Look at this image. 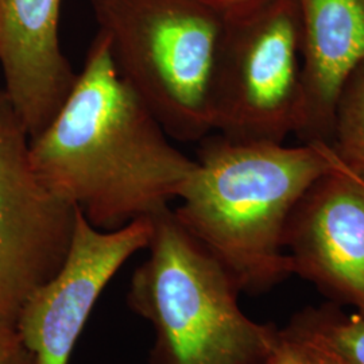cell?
<instances>
[{"label":"cell","instance_id":"5b68a950","mask_svg":"<svg viewBox=\"0 0 364 364\" xmlns=\"http://www.w3.org/2000/svg\"><path fill=\"white\" fill-rule=\"evenodd\" d=\"M297 0H263L224 18L213 81V131L284 144L304 124Z\"/></svg>","mask_w":364,"mask_h":364},{"label":"cell","instance_id":"8992f818","mask_svg":"<svg viewBox=\"0 0 364 364\" xmlns=\"http://www.w3.org/2000/svg\"><path fill=\"white\" fill-rule=\"evenodd\" d=\"M28 139L0 91V338L16 332L28 299L64 266L77 219L33 168Z\"/></svg>","mask_w":364,"mask_h":364},{"label":"cell","instance_id":"8fae6325","mask_svg":"<svg viewBox=\"0 0 364 364\" xmlns=\"http://www.w3.org/2000/svg\"><path fill=\"white\" fill-rule=\"evenodd\" d=\"M304 364H364V316L311 308L279 331Z\"/></svg>","mask_w":364,"mask_h":364},{"label":"cell","instance_id":"9c48e42d","mask_svg":"<svg viewBox=\"0 0 364 364\" xmlns=\"http://www.w3.org/2000/svg\"><path fill=\"white\" fill-rule=\"evenodd\" d=\"M61 3L0 0L4 93L28 138L52 120L77 78L61 48Z\"/></svg>","mask_w":364,"mask_h":364},{"label":"cell","instance_id":"5bb4252c","mask_svg":"<svg viewBox=\"0 0 364 364\" xmlns=\"http://www.w3.org/2000/svg\"><path fill=\"white\" fill-rule=\"evenodd\" d=\"M203 4L208 6L213 11L220 14L223 18L242 13L250 7L258 4L263 0H198Z\"/></svg>","mask_w":364,"mask_h":364},{"label":"cell","instance_id":"3957f363","mask_svg":"<svg viewBox=\"0 0 364 364\" xmlns=\"http://www.w3.org/2000/svg\"><path fill=\"white\" fill-rule=\"evenodd\" d=\"M151 219L149 257L127 293L156 335L150 364H266L279 331L245 314L232 277L171 209Z\"/></svg>","mask_w":364,"mask_h":364},{"label":"cell","instance_id":"2e32d148","mask_svg":"<svg viewBox=\"0 0 364 364\" xmlns=\"http://www.w3.org/2000/svg\"><path fill=\"white\" fill-rule=\"evenodd\" d=\"M149 364H150V363H149Z\"/></svg>","mask_w":364,"mask_h":364},{"label":"cell","instance_id":"7a4b0ae2","mask_svg":"<svg viewBox=\"0 0 364 364\" xmlns=\"http://www.w3.org/2000/svg\"><path fill=\"white\" fill-rule=\"evenodd\" d=\"M333 168L324 142L207 139L173 210L220 262L239 291L263 293L293 275L285 248L287 223L302 196Z\"/></svg>","mask_w":364,"mask_h":364},{"label":"cell","instance_id":"6da1fadb","mask_svg":"<svg viewBox=\"0 0 364 364\" xmlns=\"http://www.w3.org/2000/svg\"><path fill=\"white\" fill-rule=\"evenodd\" d=\"M169 135L112 61L102 33L52 120L28 139L33 168L95 228L114 231L169 208L196 159Z\"/></svg>","mask_w":364,"mask_h":364},{"label":"cell","instance_id":"52a82bcc","mask_svg":"<svg viewBox=\"0 0 364 364\" xmlns=\"http://www.w3.org/2000/svg\"><path fill=\"white\" fill-rule=\"evenodd\" d=\"M151 235V218L102 231L78 210L64 266L31 296L19 317L16 332L36 364H69L96 301L120 267L147 248Z\"/></svg>","mask_w":364,"mask_h":364},{"label":"cell","instance_id":"7c38bea8","mask_svg":"<svg viewBox=\"0 0 364 364\" xmlns=\"http://www.w3.org/2000/svg\"><path fill=\"white\" fill-rule=\"evenodd\" d=\"M329 144L346 166L364 177V64L338 97Z\"/></svg>","mask_w":364,"mask_h":364},{"label":"cell","instance_id":"ba28073f","mask_svg":"<svg viewBox=\"0 0 364 364\" xmlns=\"http://www.w3.org/2000/svg\"><path fill=\"white\" fill-rule=\"evenodd\" d=\"M293 274L364 316V177L333 151V168L313 183L285 232Z\"/></svg>","mask_w":364,"mask_h":364},{"label":"cell","instance_id":"277c9868","mask_svg":"<svg viewBox=\"0 0 364 364\" xmlns=\"http://www.w3.org/2000/svg\"><path fill=\"white\" fill-rule=\"evenodd\" d=\"M117 73L171 139L213 131L224 18L198 0H91Z\"/></svg>","mask_w":364,"mask_h":364},{"label":"cell","instance_id":"30bf717a","mask_svg":"<svg viewBox=\"0 0 364 364\" xmlns=\"http://www.w3.org/2000/svg\"><path fill=\"white\" fill-rule=\"evenodd\" d=\"M305 96L302 144H329L338 97L364 64V0H297Z\"/></svg>","mask_w":364,"mask_h":364},{"label":"cell","instance_id":"9a60e30c","mask_svg":"<svg viewBox=\"0 0 364 364\" xmlns=\"http://www.w3.org/2000/svg\"><path fill=\"white\" fill-rule=\"evenodd\" d=\"M266 364H304L299 355L287 344L279 333V341L275 347L272 356L267 359Z\"/></svg>","mask_w":364,"mask_h":364},{"label":"cell","instance_id":"4fadbf2b","mask_svg":"<svg viewBox=\"0 0 364 364\" xmlns=\"http://www.w3.org/2000/svg\"><path fill=\"white\" fill-rule=\"evenodd\" d=\"M0 364H36L18 332L0 338Z\"/></svg>","mask_w":364,"mask_h":364}]
</instances>
